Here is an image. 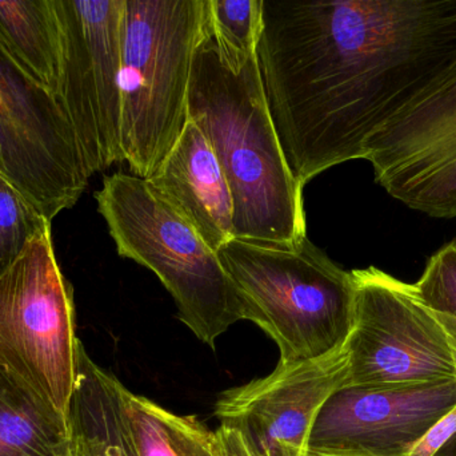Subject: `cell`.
<instances>
[{"label":"cell","mask_w":456,"mask_h":456,"mask_svg":"<svg viewBox=\"0 0 456 456\" xmlns=\"http://www.w3.org/2000/svg\"><path fill=\"white\" fill-rule=\"evenodd\" d=\"M257 67L295 179L366 142L456 63V0H263Z\"/></svg>","instance_id":"1"},{"label":"cell","mask_w":456,"mask_h":456,"mask_svg":"<svg viewBox=\"0 0 456 456\" xmlns=\"http://www.w3.org/2000/svg\"><path fill=\"white\" fill-rule=\"evenodd\" d=\"M189 120L210 141L233 200V238L289 245L305 236L303 187L284 158L256 55L231 67L208 32L192 63Z\"/></svg>","instance_id":"2"},{"label":"cell","mask_w":456,"mask_h":456,"mask_svg":"<svg viewBox=\"0 0 456 456\" xmlns=\"http://www.w3.org/2000/svg\"><path fill=\"white\" fill-rule=\"evenodd\" d=\"M216 253L243 320L276 343L279 364L315 361L346 347L355 316L353 275L307 237L289 245L232 238Z\"/></svg>","instance_id":"3"},{"label":"cell","mask_w":456,"mask_h":456,"mask_svg":"<svg viewBox=\"0 0 456 456\" xmlns=\"http://www.w3.org/2000/svg\"><path fill=\"white\" fill-rule=\"evenodd\" d=\"M208 32V0H125L120 146L150 178L189 120L195 54Z\"/></svg>","instance_id":"4"},{"label":"cell","mask_w":456,"mask_h":456,"mask_svg":"<svg viewBox=\"0 0 456 456\" xmlns=\"http://www.w3.org/2000/svg\"><path fill=\"white\" fill-rule=\"evenodd\" d=\"M118 254L152 270L166 286L178 318L211 348L243 320L240 300L218 253L135 174L106 176L95 193Z\"/></svg>","instance_id":"5"},{"label":"cell","mask_w":456,"mask_h":456,"mask_svg":"<svg viewBox=\"0 0 456 456\" xmlns=\"http://www.w3.org/2000/svg\"><path fill=\"white\" fill-rule=\"evenodd\" d=\"M79 343L47 222L0 273V369L69 422Z\"/></svg>","instance_id":"6"},{"label":"cell","mask_w":456,"mask_h":456,"mask_svg":"<svg viewBox=\"0 0 456 456\" xmlns=\"http://www.w3.org/2000/svg\"><path fill=\"white\" fill-rule=\"evenodd\" d=\"M355 316L348 386L395 388L456 382L455 319L426 308L412 286L377 267L351 270Z\"/></svg>","instance_id":"7"},{"label":"cell","mask_w":456,"mask_h":456,"mask_svg":"<svg viewBox=\"0 0 456 456\" xmlns=\"http://www.w3.org/2000/svg\"><path fill=\"white\" fill-rule=\"evenodd\" d=\"M58 3L64 67L56 102L91 177L125 162L120 146L125 0Z\"/></svg>","instance_id":"8"},{"label":"cell","mask_w":456,"mask_h":456,"mask_svg":"<svg viewBox=\"0 0 456 456\" xmlns=\"http://www.w3.org/2000/svg\"><path fill=\"white\" fill-rule=\"evenodd\" d=\"M0 176L51 222L75 206L90 179L61 104L2 51Z\"/></svg>","instance_id":"9"},{"label":"cell","mask_w":456,"mask_h":456,"mask_svg":"<svg viewBox=\"0 0 456 456\" xmlns=\"http://www.w3.org/2000/svg\"><path fill=\"white\" fill-rule=\"evenodd\" d=\"M363 160L407 208L456 219V63L371 136Z\"/></svg>","instance_id":"10"},{"label":"cell","mask_w":456,"mask_h":456,"mask_svg":"<svg viewBox=\"0 0 456 456\" xmlns=\"http://www.w3.org/2000/svg\"><path fill=\"white\" fill-rule=\"evenodd\" d=\"M455 406L456 382L395 388L347 385L322 406L307 452L410 456Z\"/></svg>","instance_id":"11"},{"label":"cell","mask_w":456,"mask_h":456,"mask_svg":"<svg viewBox=\"0 0 456 456\" xmlns=\"http://www.w3.org/2000/svg\"><path fill=\"white\" fill-rule=\"evenodd\" d=\"M347 382L345 347L315 361L278 364L268 377L224 391L216 415L243 436L252 456H305L322 406Z\"/></svg>","instance_id":"12"},{"label":"cell","mask_w":456,"mask_h":456,"mask_svg":"<svg viewBox=\"0 0 456 456\" xmlns=\"http://www.w3.org/2000/svg\"><path fill=\"white\" fill-rule=\"evenodd\" d=\"M147 181L213 251L232 240V195L210 141L194 120H187L173 149Z\"/></svg>","instance_id":"13"},{"label":"cell","mask_w":456,"mask_h":456,"mask_svg":"<svg viewBox=\"0 0 456 456\" xmlns=\"http://www.w3.org/2000/svg\"><path fill=\"white\" fill-rule=\"evenodd\" d=\"M0 51L27 79L56 99L64 67L58 0H0Z\"/></svg>","instance_id":"14"},{"label":"cell","mask_w":456,"mask_h":456,"mask_svg":"<svg viewBox=\"0 0 456 456\" xmlns=\"http://www.w3.org/2000/svg\"><path fill=\"white\" fill-rule=\"evenodd\" d=\"M122 382L101 369L79 343L69 425L93 456H138L120 398Z\"/></svg>","instance_id":"15"},{"label":"cell","mask_w":456,"mask_h":456,"mask_svg":"<svg viewBox=\"0 0 456 456\" xmlns=\"http://www.w3.org/2000/svg\"><path fill=\"white\" fill-rule=\"evenodd\" d=\"M69 420L0 369V456H67Z\"/></svg>","instance_id":"16"},{"label":"cell","mask_w":456,"mask_h":456,"mask_svg":"<svg viewBox=\"0 0 456 456\" xmlns=\"http://www.w3.org/2000/svg\"><path fill=\"white\" fill-rule=\"evenodd\" d=\"M123 414L138 456H221L216 431L120 387Z\"/></svg>","instance_id":"17"},{"label":"cell","mask_w":456,"mask_h":456,"mask_svg":"<svg viewBox=\"0 0 456 456\" xmlns=\"http://www.w3.org/2000/svg\"><path fill=\"white\" fill-rule=\"evenodd\" d=\"M208 21L219 56L228 66H244L256 55L263 0H208Z\"/></svg>","instance_id":"18"},{"label":"cell","mask_w":456,"mask_h":456,"mask_svg":"<svg viewBox=\"0 0 456 456\" xmlns=\"http://www.w3.org/2000/svg\"><path fill=\"white\" fill-rule=\"evenodd\" d=\"M47 222L51 221L0 176V273Z\"/></svg>","instance_id":"19"},{"label":"cell","mask_w":456,"mask_h":456,"mask_svg":"<svg viewBox=\"0 0 456 456\" xmlns=\"http://www.w3.org/2000/svg\"><path fill=\"white\" fill-rule=\"evenodd\" d=\"M411 286L426 308L456 319V236L428 259L419 280Z\"/></svg>","instance_id":"20"},{"label":"cell","mask_w":456,"mask_h":456,"mask_svg":"<svg viewBox=\"0 0 456 456\" xmlns=\"http://www.w3.org/2000/svg\"><path fill=\"white\" fill-rule=\"evenodd\" d=\"M456 431V406L415 447L410 456H431Z\"/></svg>","instance_id":"21"},{"label":"cell","mask_w":456,"mask_h":456,"mask_svg":"<svg viewBox=\"0 0 456 456\" xmlns=\"http://www.w3.org/2000/svg\"><path fill=\"white\" fill-rule=\"evenodd\" d=\"M216 434L221 456H252L243 436L238 431L221 425Z\"/></svg>","instance_id":"22"},{"label":"cell","mask_w":456,"mask_h":456,"mask_svg":"<svg viewBox=\"0 0 456 456\" xmlns=\"http://www.w3.org/2000/svg\"><path fill=\"white\" fill-rule=\"evenodd\" d=\"M67 456H93V454H91L90 449H88L87 444L85 442V439H83L79 434L75 433L74 430H72L71 450H69V452L67 454Z\"/></svg>","instance_id":"23"},{"label":"cell","mask_w":456,"mask_h":456,"mask_svg":"<svg viewBox=\"0 0 456 456\" xmlns=\"http://www.w3.org/2000/svg\"><path fill=\"white\" fill-rule=\"evenodd\" d=\"M431 456H456V431Z\"/></svg>","instance_id":"24"},{"label":"cell","mask_w":456,"mask_h":456,"mask_svg":"<svg viewBox=\"0 0 456 456\" xmlns=\"http://www.w3.org/2000/svg\"><path fill=\"white\" fill-rule=\"evenodd\" d=\"M305 456H338V455H324V454H315V452H305Z\"/></svg>","instance_id":"25"}]
</instances>
